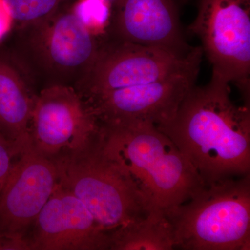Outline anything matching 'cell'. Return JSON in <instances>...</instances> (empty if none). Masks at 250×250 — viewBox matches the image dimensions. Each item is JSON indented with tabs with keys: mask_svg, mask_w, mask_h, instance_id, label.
I'll return each instance as SVG.
<instances>
[{
	"mask_svg": "<svg viewBox=\"0 0 250 250\" xmlns=\"http://www.w3.org/2000/svg\"><path fill=\"white\" fill-rule=\"evenodd\" d=\"M229 83L212 73L190 90L173 118L156 126L187 156L205 186L250 172V106L237 105Z\"/></svg>",
	"mask_w": 250,
	"mask_h": 250,
	"instance_id": "1",
	"label": "cell"
},
{
	"mask_svg": "<svg viewBox=\"0 0 250 250\" xmlns=\"http://www.w3.org/2000/svg\"><path fill=\"white\" fill-rule=\"evenodd\" d=\"M100 126L104 152L129 174L154 209L167 214L205 187L190 161L156 125Z\"/></svg>",
	"mask_w": 250,
	"mask_h": 250,
	"instance_id": "2",
	"label": "cell"
},
{
	"mask_svg": "<svg viewBox=\"0 0 250 250\" xmlns=\"http://www.w3.org/2000/svg\"><path fill=\"white\" fill-rule=\"evenodd\" d=\"M57 183L86 207L110 237L118 229L146 218L154 209L121 166L104 152L101 132L84 147L52 161Z\"/></svg>",
	"mask_w": 250,
	"mask_h": 250,
	"instance_id": "3",
	"label": "cell"
},
{
	"mask_svg": "<svg viewBox=\"0 0 250 250\" xmlns=\"http://www.w3.org/2000/svg\"><path fill=\"white\" fill-rule=\"evenodd\" d=\"M166 215L175 249L249 250L250 175L205 186Z\"/></svg>",
	"mask_w": 250,
	"mask_h": 250,
	"instance_id": "4",
	"label": "cell"
},
{
	"mask_svg": "<svg viewBox=\"0 0 250 250\" xmlns=\"http://www.w3.org/2000/svg\"><path fill=\"white\" fill-rule=\"evenodd\" d=\"M188 30L201 41L213 73L236 84L250 103V0H200Z\"/></svg>",
	"mask_w": 250,
	"mask_h": 250,
	"instance_id": "5",
	"label": "cell"
},
{
	"mask_svg": "<svg viewBox=\"0 0 250 250\" xmlns=\"http://www.w3.org/2000/svg\"><path fill=\"white\" fill-rule=\"evenodd\" d=\"M202 54L201 47H192L187 56L179 57L158 47L118 39L100 46L93 64L74 88L85 99L151 83L182 70Z\"/></svg>",
	"mask_w": 250,
	"mask_h": 250,
	"instance_id": "6",
	"label": "cell"
},
{
	"mask_svg": "<svg viewBox=\"0 0 250 250\" xmlns=\"http://www.w3.org/2000/svg\"><path fill=\"white\" fill-rule=\"evenodd\" d=\"M203 54L188 66L151 83L111 90L82 99L100 125L170 121L195 85Z\"/></svg>",
	"mask_w": 250,
	"mask_h": 250,
	"instance_id": "7",
	"label": "cell"
},
{
	"mask_svg": "<svg viewBox=\"0 0 250 250\" xmlns=\"http://www.w3.org/2000/svg\"><path fill=\"white\" fill-rule=\"evenodd\" d=\"M100 126L75 88L52 85L36 96L29 129L30 149L52 161L84 147Z\"/></svg>",
	"mask_w": 250,
	"mask_h": 250,
	"instance_id": "8",
	"label": "cell"
},
{
	"mask_svg": "<svg viewBox=\"0 0 250 250\" xmlns=\"http://www.w3.org/2000/svg\"><path fill=\"white\" fill-rule=\"evenodd\" d=\"M57 184L52 161L30 148L21 154L0 191V236L25 239Z\"/></svg>",
	"mask_w": 250,
	"mask_h": 250,
	"instance_id": "9",
	"label": "cell"
},
{
	"mask_svg": "<svg viewBox=\"0 0 250 250\" xmlns=\"http://www.w3.org/2000/svg\"><path fill=\"white\" fill-rule=\"evenodd\" d=\"M29 250H109L110 237L58 183L26 236Z\"/></svg>",
	"mask_w": 250,
	"mask_h": 250,
	"instance_id": "10",
	"label": "cell"
},
{
	"mask_svg": "<svg viewBox=\"0 0 250 250\" xmlns=\"http://www.w3.org/2000/svg\"><path fill=\"white\" fill-rule=\"evenodd\" d=\"M30 28L36 29L35 45L50 70L63 75H84L100 50L95 35L72 9H64Z\"/></svg>",
	"mask_w": 250,
	"mask_h": 250,
	"instance_id": "11",
	"label": "cell"
},
{
	"mask_svg": "<svg viewBox=\"0 0 250 250\" xmlns=\"http://www.w3.org/2000/svg\"><path fill=\"white\" fill-rule=\"evenodd\" d=\"M118 39L158 47L185 57L188 45L173 0H121L116 18Z\"/></svg>",
	"mask_w": 250,
	"mask_h": 250,
	"instance_id": "12",
	"label": "cell"
},
{
	"mask_svg": "<svg viewBox=\"0 0 250 250\" xmlns=\"http://www.w3.org/2000/svg\"><path fill=\"white\" fill-rule=\"evenodd\" d=\"M36 96L12 59L0 54V135L21 154L30 148L29 129Z\"/></svg>",
	"mask_w": 250,
	"mask_h": 250,
	"instance_id": "13",
	"label": "cell"
},
{
	"mask_svg": "<svg viewBox=\"0 0 250 250\" xmlns=\"http://www.w3.org/2000/svg\"><path fill=\"white\" fill-rule=\"evenodd\" d=\"M175 249L173 229L167 215L154 210L146 218L112 233L109 250Z\"/></svg>",
	"mask_w": 250,
	"mask_h": 250,
	"instance_id": "14",
	"label": "cell"
},
{
	"mask_svg": "<svg viewBox=\"0 0 250 250\" xmlns=\"http://www.w3.org/2000/svg\"><path fill=\"white\" fill-rule=\"evenodd\" d=\"M14 24L31 27L65 9L69 0H5Z\"/></svg>",
	"mask_w": 250,
	"mask_h": 250,
	"instance_id": "15",
	"label": "cell"
},
{
	"mask_svg": "<svg viewBox=\"0 0 250 250\" xmlns=\"http://www.w3.org/2000/svg\"><path fill=\"white\" fill-rule=\"evenodd\" d=\"M72 9L95 36L104 29L109 17L108 1L105 0H78Z\"/></svg>",
	"mask_w": 250,
	"mask_h": 250,
	"instance_id": "16",
	"label": "cell"
},
{
	"mask_svg": "<svg viewBox=\"0 0 250 250\" xmlns=\"http://www.w3.org/2000/svg\"><path fill=\"white\" fill-rule=\"evenodd\" d=\"M21 155L14 145L0 135V184L2 187L10 171Z\"/></svg>",
	"mask_w": 250,
	"mask_h": 250,
	"instance_id": "17",
	"label": "cell"
},
{
	"mask_svg": "<svg viewBox=\"0 0 250 250\" xmlns=\"http://www.w3.org/2000/svg\"><path fill=\"white\" fill-rule=\"evenodd\" d=\"M14 25L11 10L5 0H0V41L9 34Z\"/></svg>",
	"mask_w": 250,
	"mask_h": 250,
	"instance_id": "18",
	"label": "cell"
},
{
	"mask_svg": "<svg viewBox=\"0 0 250 250\" xmlns=\"http://www.w3.org/2000/svg\"><path fill=\"white\" fill-rule=\"evenodd\" d=\"M0 250H29L25 240L0 236Z\"/></svg>",
	"mask_w": 250,
	"mask_h": 250,
	"instance_id": "19",
	"label": "cell"
},
{
	"mask_svg": "<svg viewBox=\"0 0 250 250\" xmlns=\"http://www.w3.org/2000/svg\"><path fill=\"white\" fill-rule=\"evenodd\" d=\"M1 188H2V185H1V184H0V191H1Z\"/></svg>",
	"mask_w": 250,
	"mask_h": 250,
	"instance_id": "20",
	"label": "cell"
}]
</instances>
